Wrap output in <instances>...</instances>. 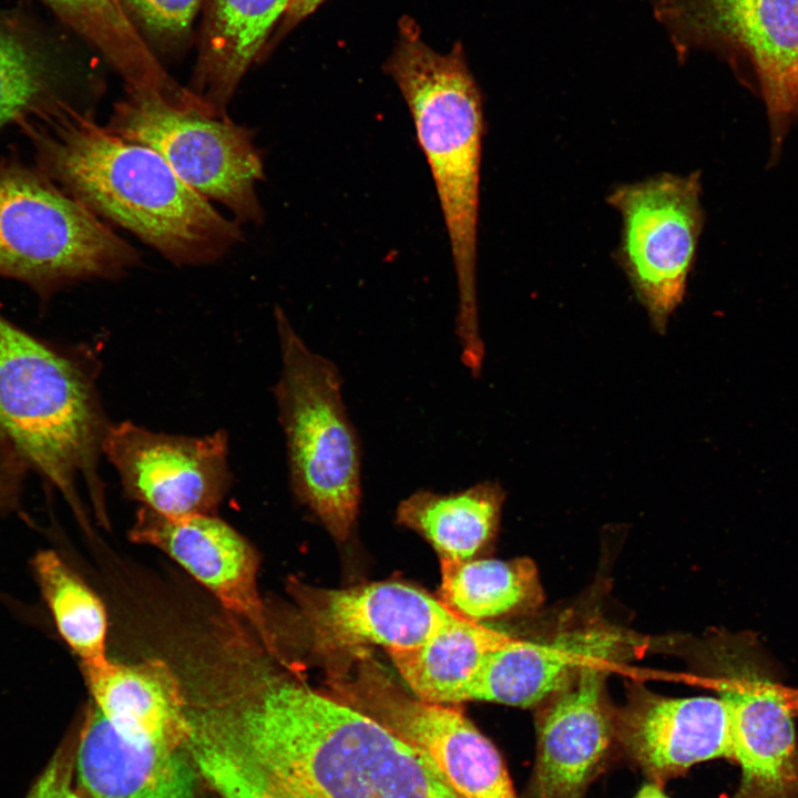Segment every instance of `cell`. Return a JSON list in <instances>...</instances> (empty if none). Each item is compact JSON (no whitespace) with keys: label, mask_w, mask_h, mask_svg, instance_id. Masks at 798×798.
I'll use <instances>...</instances> for the list:
<instances>
[{"label":"cell","mask_w":798,"mask_h":798,"mask_svg":"<svg viewBox=\"0 0 798 798\" xmlns=\"http://www.w3.org/2000/svg\"><path fill=\"white\" fill-rule=\"evenodd\" d=\"M82 672L91 702L121 737L139 745L185 749L188 699L166 663L125 664L109 658Z\"/></svg>","instance_id":"ac0fdd59"},{"label":"cell","mask_w":798,"mask_h":798,"mask_svg":"<svg viewBox=\"0 0 798 798\" xmlns=\"http://www.w3.org/2000/svg\"><path fill=\"white\" fill-rule=\"evenodd\" d=\"M325 0H290L289 6L283 17L277 37H283L286 32L296 27L306 17L313 13Z\"/></svg>","instance_id":"f546056e"},{"label":"cell","mask_w":798,"mask_h":798,"mask_svg":"<svg viewBox=\"0 0 798 798\" xmlns=\"http://www.w3.org/2000/svg\"><path fill=\"white\" fill-rule=\"evenodd\" d=\"M92 44L122 76L127 93L183 101L187 89L171 79L121 0H39Z\"/></svg>","instance_id":"7402d4cb"},{"label":"cell","mask_w":798,"mask_h":798,"mask_svg":"<svg viewBox=\"0 0 798 798\" xmlns=\"http://www.w3.org/2000/svg\"><path fill=\"white\" fill-rule=\"evenodd\" d=\"M89 355L49 344L0 315V428L84 528L80 483L99 518L106 515L100 461L111 426Z\"/></svg>","instance_id":"277c9868"},{"label":"cell","mask_w":798,"mask_h":798,"mask_svg":"<svg viewBox=\"0 0 798 798\" xmlns=\"http://www.w3.org/2000/svg\"><path fill=\"white\" fill-rule=\"evenodd\" d=\"M439 600L452 612L479 622L521 612L541 602V584L530 559H440Z\"/></svg>","instance_id":"d4e9b609"},{"label":"cell","mask_w":798,"mask_h":798,"mask_svg":"<svg viewBox=\"0 0 798 798\" xmlns=\"http://www.w3.org/2000/svg\"><path fill=\"white\" fill-rule=\"evenodd\" d=\"M70 89L69 71L43 38L0 16V130L78 106Z\"/></svg>","instance_id":"44dd1931"},{"label":"cell","mask_w":798,"mask_h":798,"mask_svg":"<svg viewBox=\"0 0 798 798\" xmlns=\"http://www.w3.org/2000/svg\"><path fill=\"white\" fill-rule=\"evenodd\" d=\"M511 640L479 622L462 620L417 646L387 653L416 697L456 705L467 702L469 685L484 656Z\"/></svg>","instance_id":"603a6c76"},{"label":"cell","mask_w":798,"mask_h":798,"mask_svg":"<svg viewBox=\"0 0 798 798\" xmlns=\"http://www.w3.org/2000/svg\"><path fill=\"white\" fill-rule=\"evenodd\" d=\"M705 12L714 30L750 57L780 127L798 104V0H706Z\"/></svg>","instance_id":"d6986e66"},{"label":"cell","mask_w":798,"mask_h":798,"mask_svg":"<svg viewBox=\"0 0 798 798\" xmlns=\"http://www.w3.org/2000/svg\"><path fill=\"white\" fill-rule=\"evenodd\" d=\"M140 254L38 167L0 161V277L42 299L80 282L116 279Z\"/></svg>","instance_id":"8992f818"},{"label":"cell","mask_w":798,"mask_h":798,"mask_svg":"<svg viewBox=\"0 0 798 798\" xmlns=\"http://www.w3.org/2000/svg\"><path fill=\"white\" fill-rule=\"evenodd\" d=\"M191 717L186 751L219 798H457L379 724L284 673Z\"/></svg>","instance_id":"6da1fadb"},{"label":"cell","mask_w":798,"mask_h":798,"mask_svg":"<svg viewBox=\"0 0 798 798\" xmlns=\"http://www.w3.org/2000/svg\"><path fill=\"white\" fill-rule=\"evenodd\" d=\"M76 746L78 726L54 750L27 798H82L74 782Z\"/></svg>","instance_id":"83f0119b"},{"label":"cell","mask_w":798,"mask_h":798,"mask_svg":"<svg viewBox=\"0 0 798 798\" xmlns=\"http://www.w3.org/2000/svg\"><path fill=\"white\" fill-rule=\"evenodd\" d=\"M290 0H205L200 53L188 89L214 114L225 110Z\"/></svg>","instance_id":"ffe728a7"},{"label":"cell","mask_w":798,"mask_h":798,"mask_svg":"<svg viewBox=\"0 0 798 798\" xmlns=\"http://www.w3.org/2000/svg\"><path fill=\"white\" fill-rule=\"evenodd\" d=\"M106 125L153 149L187 185L224 205L239 224L262 222L256 186L264 180V164L246 126L215 115L203 103L135 93L115 104Z\"/></svg>","instance_id":"ba28073f"},{"label":"cell","mask_w":798,"mask_h":798,"mask_svg":"<svg viewBox=\"0 0 798 798\" xmlns=\"http://www.w3.org/2000/svg\"><path fill=\"white\" fill-rule=\"evenodd\" d=\"M623 636L604 627L570 630L554 638H512L490 651L479 665L468 700L531 707L548 699L585 664L622 656Z\"/></svg>","instance_id":"e0dca14e"},{"label":"cell","mask_w":798,"mask_h":798,"mask_svg":"<svg viewBox=\"0 0 798 798\" xmlns=\"http://www.w3.org/2000/svg\"><path fill=\"white\" fill-rule=\"evenodd\" d=\"M504 493L483 481L452 493L419 490L403 499L397 522L422 535L440 559H473L494 536Z\"/></svg>","instance_id":"cb8c5ba5"},{"label":"cell","mask_w":798,"mask_h":798,"mask_svg":"<svg viewBox=\"0 0 798 798\" xmlns=\"http://www.w3.org/2000/svg\"><path fill=\"white\" fill-rule=\"evenodd\" d=\"M33 570L55 627L81 668L104 664L108 614L100 597L54 551L39 552Z\"/></svg>","instance_id":"484cf974"},{"label":"cell","mask_w":798,"mask_h":798,"mask_svg":"<svg viewBox=\"0 0 798 798\" xmlns=\"http://www.w3.org/2000/svg\"><path fill=\"white\" fill-rule=\"evenodd\" d=\"M608 203L622 221L620 264L654 327L683 300L703 212L697 173L661 174L616 187Z\"/></svg>","instance_id":"9c48e42d"},{"label":"cell","mask_w":798,"mask_h":798,"mask_svg":"<svg viewBox=\"0 0 798 798\" xmlns=\"http://www.w3.org/2000/svg\"><path fill=\"white\" fill-rule=\"evenodd\" d=\"M325 667L328 696L417 751L457 798H518L499 750L458 707L409 695L370 649Z\"/></svg>","instance_id":"52a82bcc"},{"label":"cell","mask_w":798,"mask_h":798,"mask_svg":"<svg viewBox=\"0 0 798 798\" xmlns=\"http://www.w3.org/2000/svg\"><path fill=\"white\" fill-rule=\"evenodd\" d=\"M712 685L732 722L734 761L741 768L730 798H798V746L792 716L798 688L759 674L756 664L729 656Z\"/></svg>","instance_id":"7c38bea8"},{"label":"cell","mask_w":798,"mask_h":798,"mask_svg":"<svg viewBox=\"0 0 798 798\" xmlns=\"http://www.w3.org/2000/svg\"><path fill=\"white\" fill-rule=\"evenodd\" d=\"M383 70L407 104L434 182L457 278L461 359L478 367L484 359L477 291L482 94L462 44L446 54L432 50L409 17L399 21L398 40Z\"/></svg>","instance_id":"3957f363"},{"label":"cell","mask_w":798,"mask_h":798,"mask_svg":"<svg viewBox=\"0 0 798 798\" xmlns=\"http://www.w3.org/2000/svg\"><path fill=\"white\" fill-rule=\"evenodd\" d=\"M282 371L275 386L291 488L337 541L351 534L361 499V448L337 366L313 351L276 307Z\"/></svg>","instance_id":"5b68a950"},{"label":"cell","mask_w":798,"mask_h":798,"mask_svg":"<svg viewBox=\"0 0 798 798\" xmlns=\"http://www.w3.org/2000/svg\"><path fill=\"white\" fill-rule=\"evenodd\" d=\"M605 661L583 665L538 718L536 798H582L615 743L604 696Z\"/></svg>","instance_id":"9a60e30c"},{"label":"cell","mask_w":798,"mask_h":798,"mask_svg":"<svg viewBox=\"0 0 798 798\" xmlns=\"http://www.w3.org/2000/svg\"><path fill=\"white\" fill-rule=\"evenodd\" d=\"M37 167L100 218L131 232L177 266L223 257L243 239L222 215L153 149L68 106L20 126Z\"/></svg>","instance_id":"7a4b0ae2"},{"label":"cell","mask_w":798,"mask_h":798,"mask_svg":"<svg viewBox=\"0 0 798 798\" xmlns=\"http://www.w3.org/2000/svg\"><path fill=\"white\" fill-rule=\"evenodd\" d=\"M74 780L82 798H202L185 749L121 737L91 702L78 726Z\"/></svg>","instance_id":"2e32d148"},{"label":"cell","mask_w":798,"mask_h":798,"mask_svg":"<svg viewBox=\"0 0 798 798\" xmlns=\"http://www.w3.org/2000/svg\"><path fill=\"white\" fill-rule=\"evenodd\" d=\"M103 453L127 497L168 518L214 514L232 481L223 430L185 437L111 423Z\"/></svg>","instance_id":"8fae6325"},{"label":"cell","mask_w":798,"mask_h":798,"mask_svg":"<svg viewBox=\"0 0 798 798\" xmlns=\"http://www.w3.org/2000/svg\"><path fill=\"white\" fill-rule=\"evenodd\" d=\"M133 542L166 553L255 630L282 661L258 591V556L249 542L214 514L168 518L142 507L129 532Z\"/></svg>","instance_id":"4fadbf2b"},{"label":"cell","mask_w":798,"mask_h":798,"mask_svg":"<svg viewBox=\"0 0 798 798\" xmlns=\"http://www.w3.org/2000/svg\"><path fill=\"white\" fill-rule=\"evenodd\" d=\"M634 798H668L664 791L663 787L655 784V782H647L645 784L636 794Z\"/></svg>","instance_id":"4dcf8cb0"},{"label":"cell","mask_w":798,"mask_h":798,"mask_svg":"<svg viewBox=\"0 0 798 798\" xmlns=\"http://www.w3.org/2000/svg\"><path fill=\"white\" fill-rule=\"evenodd\" d=\"M293 625L305 649L324 664L359 651L417 646L463 618L438 597L401 582L323 589L290 577Z\"/></svg>","instance_id":"30bf717a"},{"label":"cell","mask_w":798,"mask_h":798,"mask_svg":"<svg viewBox=\"0 0 798 798\" xmlns=\"http://www.w3.org/2000/svg\"><path fill=\"white\" fill-rule=\"evenodd\" d=\"M126 13L147 38L164 47L185 39L203 0H121ZM139 30V29H137Z\"/></svg>","instance_id":"4316f807"},{"label":"cell","mask_w":798,"mask_h":798,"mask_svg":"<svg viewBox=\"0 0 798 798\" xmlns=\"http://www.w3.org/2000/svg\"><path fill=\"white\" fill-rule=\"evenodd\" d=\"M615 743L659 786L692 766L734 760L732 722L719 697L673 698L640 689L614 713Z\"/></svg>","instance_id":"5bb4252c"},{"label":"cell","mask_w":798,"mask_h":798,"mask_svg":"<svg viewBox=\"0 0 798 798\" xmlns=\"http://www.w3.org/2000/svg\"><path fill=\"white\" fill-rule=\"evenodd\" d=\"M30 468L0 428V514L18 505Z\"/></svg>","instance_id":"f1b7e54d"}]
</instances>
